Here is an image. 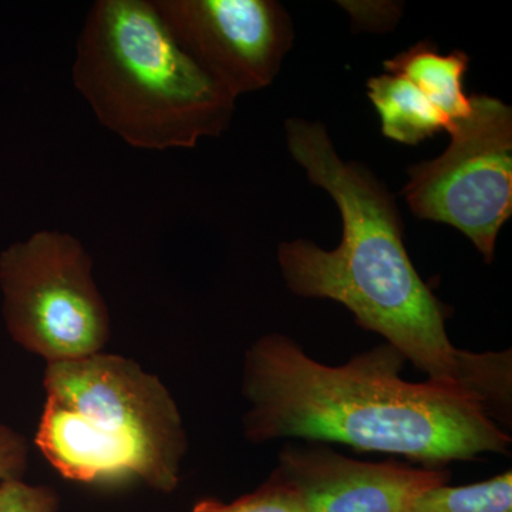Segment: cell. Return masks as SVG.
Instances as JSON below:
<instances>
[{
	"label": "cell",
	"mask_w": 512,
	"mask_h": 512,
	"mask_svg": "<svg viewBox=\"0 0 512 512\" xmlns=\"http://www.w3.org/2000/svg\"><path fill=\"white\" fill-rule=\"evenodd\" d=\"M406 359L384 343L342 366H328L279 333L245 356L248 440L333 441L399 454L439 468L481 454H507L511 437L470 394L400 377Z\"/></svg>",
	"instance_id": "obj_1"
},
{
	"label": "cell",
	"mask_w": 512,
	"mask_h": 512,
	"mask_svg": "<svg viewBox=\"0 0 512 512\" xmlns=\"http://www.w3.org/2000/svg\"><path fill=\"white\" fill-rule=\"evenodd\" d=\"M285 133L293 160L333 198L343 225L333 251L306 239L279 245L278 264L289 291L340 303L357 325L382 335L429 382L481 403L493 379V356L451 343L446 306L407 254L399 207L386 185L365 165L342 160L323 124L288 119Z\"/></svg>",
	"instance_id": "obj_2"
},
{
	"label": "cell",
	"mask_w": 512,
	"mask_h": 512,
	"mask_svg": "<svg viewBox=\"0 0 512 512\" xmlns=\"http://www.w3.org/2000/svg\"><path fill=\"white\" fill-rule=\"evenodd\" d=\"M72 79L101 126L147 151L192 148L231 124L235 101L175 42L154 0H99Z\"/></svg>",
	"instance_id": "obj_3"
},
{
	"label": "cell",
	"mask_w": 512,
	"mask_h": 512,
	"mask_svg": "<svg viewBox=\"0 0 512 512\" xmlns=\"http://www.w3.org/2000/svg\"><path fill=\"white\" fill-rule=\"evenodd\" d=\"M45 387L36 444L64 477L177 487L187 440L173 397L156 376L133 360L96 353L49 363Z\"/></svg>",
	"instance_id": "obj_4"
},
{
	"label": "cell",
	"mask_w": 512,
	"mask_h": 512,
	"mask_svg": "<svg viewBox=\"0 0 512 512\" xmlns=\"http://www.w3.org/2000/svg\"><path fill=\"white\" fill-rule=\"evenodd\" d=\"M0 286L13 339L47 363L96 355L109 340L92 258L72 234L39 231L10 245L0 255Z\"/></svg>",
	"instance_id": "obj_5"
},
{
	"label": "cell",
	"mask_w": 512,
	"mask_h": 512,
	"mask_svg": "<svg viewBox=\"0 0 512 512\" xmlns=\"http://www.w3.org/2000/svg\"><path fill=\"white\" fill-rule=\"evenodd\" d=\"M447 133L441 156L407 170L403 195L416 217L458 229L490 264L512 214L511 107L473 94L470 114Z\"/></svg>",
	"instance_id": "obj_6"
},
{
	"label": "cell",
	"mask_w": 512,
	"mask_h": 512,
	"mask_svg": "<svg viewBox=\"0 0 512 512\" xmlns=\"http://www.w3.org/2000/svg\"><path fill=\"white\" fill-rule=\"evenodd\" d=\"M175 42L238 99L274 82L293 45L289 13L275 0H154Z\"/></svg>",
	"instance_id": "obj_7"
},
{
	"label": "cell",
	"mask_w": 512,
	"mask_h": 512,
	"mask_svg": "<svg viewBox=\"0 0 512 512\" xmlns=\"http://www.w3.org/2000/svg\"><path fill=\"white\" fill-rule=\"evenodd\" d=\"M275 471L299 491L306 512H407L417 495L451 478L443 468L365 463L302 446H286Z\"/></svg>",
	"instance_id": "obj_8"
},
{
	"label": "cell",
	"mask_w": 512,
	"mask_h": 512,
	"mask_svg": "<svg viewBox=\"0 0 512 512\" xmlns=\"http://www.w3.org/2000/svg\"><path fill=\"white\" fill-rule=\"evenodd\" d=\"M470 57L463 50L443 55L434 43H417L384 62L386 73L412 82L443 114L447 130L471 111V96L464 90Z\"/></svg>",
	"instance_id": "obj_9"
},
{
	"label": "cell",
	"mask_w": 512,
	"mask_h": 512,
	"mask_svg": "<svg viewBox=\"0 0 512 512\" xmlns=\"http://www.w3.org/2000/svg\"><path fill=\"white\" fill-rule=\"evenodd\" d=\"M367 92L379 113L383 136L396 143L417 146L441 130H447L443 114L402 76L383 73L370 77Z\"/></svg>",
	"instance_id": "obj_10"
},
{
	"label": "cell",
	"mask_w": 512,
	"mask_h": 512,
	"mask_svg": "<svg viewBox=\"0 0 512 512\" xmlns=\"http://www.w3.org/2000/svg\"><path fill=\"white\" fill-rule=\"evenodd\" d=\"M407 512H512V473L460 487L437 485L414 498Z\"/></svg>",
	"instance_id": "obj_11"
},
{
	"label": "cell",
	"mask_w": 512,
	"mask_h": 512,
	"mask_svg": "<svg viewBox=\"0 0 512 512\" xmlns=\"http://www.w3.org/2000/svg\"><path fill=\"white\" fill-rule=\"evenodd\" d=\"M191 512H306L302 495L276 471L254 493L238 498L234 503L202 500Z\"/></svg>",
	"instance_id": "obj_12"
},
{
	"label": "cell",
	"mask_w": 512,
	"mask_h": 512,
	"mask_svg": "<svg viewBox=\"0 0 512 512\" xmlns=\"http://www.w3.org/2000/svg\"><path fill=\"white\" fill-rule=\"evenodd\" d=\"M59 498L52 488L33 487L20 480L0 485V512H56Z\"/></svg>",
	"instance_id": "obj_13"
},
{
	"label": "cell",
	"mask_w": 512,
	"mask_h": 512,
	"mask_svg": "<svg viewBox=\"0 0 512 512\" xmlns=\"http://www.w3.org/2000/svg\"><path fill=\"white\" fill-rule=\"evenodd\" d=\"M26 458L25 440L8 427L0 426V485L20 480L26 468Z\"/></svg>",
	"instance_id": "obj_14"
}]
</instances>
